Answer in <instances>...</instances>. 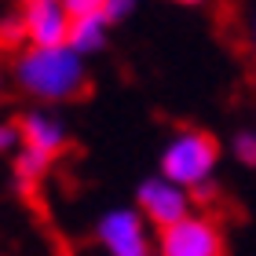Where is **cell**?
I'll return each instance as SVG.
<instances>
[{
    "instance_id": "obj_1",
    "label": "cell",
    "mask_w": 256,
    "mask_h": 256,
    "mask_svg": "<svg viewBox=\"0 0 256 256\" xmlns=\"http://www.w3.org/2000/svg\"><path fill=\"white\" fill-rule=\"evenodd\" d=\"M88 55L74 44H30L15 59V84L37 102H70L88 88Z\"/></svg>"
},
{
    "instance_id": "obj_4",
    "label": "cell",
    "mask_w": 256,
    "mask_h": 256,
    "mask_svg": "<svg viewBox=\"0 0 256 256\" xmlns=\"http://www.w3.org/2000/svg\"><path fill=\"white\" fill-rule=\"evenodd\" d=\"M158 252L161 256H220L224 252V234L208 216L187 212L183 220L158 230Z\"/></svg>"
},
{
    "instance_id": "obj_2",
    "label": "cell",
    "mask_w": 256,
    "mask_h": 256,
    "mask_svg": "<svg viewBox=\"0 0 256 256\" xmlns=\"http://www.w3.org/2000/svg\"><path fill=\"white\" fill-rule=\"evenodd\" d=\"M220 161V143L208 132H198V128H187V132L172 136L165 150H161V176L176 180L180 187L194 190L198 183L212 180Z\"/></svg>"
},
{
    "instance_id": "obj_10",
    "label": "cell",
    "mask_w": 256,
    "mask_h": 256,
    "mask_svg": "<svg viewBox=\"0 0 256 256\" xmlns=\"http://www.w3.org/2000/svg\"><path fill=\"white\" fill-rule=\"evenodd\" d=\"M18 44H30L22 8H18V11H8V15H0V48H18Z\"/></svg>"
},
{
    "instance_id": "obj_11",
    "label": "cell",
    "mask_w": 256,
    "mask_h": 256,
    "mask_svg": "<svg viewBox=\"0 0 256 256\" xmlns=\"http://www.w3.org/2000/svg\"><path fill=\"white\" fill-rule=\"evenodd\" d=\"M26 143L22 139V124H11V121H0V154L4 158H11L15 150Z\"/></svg>"
},
{
    "instance_id": "obj_7",
    "label": "cell",
    "mask_w": 256,
    "mask_h": 256,
    "mask_svg": "<svg viewBox=\"0 0 256 256\" xmlns=\"http://www.w3.org/2000/svg\"><path fill=\"white\" fill-rule=\"evenodd\" d=\"M18 124H22V139H26L30 146L48 150L52 158H59L62 150H66V143H70L66 121H62L55 110H30Z\"/></svg>"
},
{
    "instance_id": "obj_8",
    "label": "cell",
    "mask_w": 256,
    "mask_h": 256,
    "mask_svg": "<svg viewBox=\"0 0 256 256\" xmlns=\"http://www.w3.org/2000/svg\"><path fill=\"white\" fill-rule=\"evenodd\" d=\"M110 26L114 22L102 15H77L74 22H70V44L80 52V55H99L102 48H106V37H110Z\"/></svg>"
},
{
    "instance_id": "obj_15",
    "label": "cell",
    "mask_w": 256,
    "mask_h": 256,
    "mask_svg": "<svg viewBox=\"0 0 256 256\" xmlns=\"http://www.w3.org/2000/svg\"><path fill=\"white\" fill-rule=\"evenodd\" d=\"M180 4H202V0H180Z\"/></svg>"
},
{
    "instance_id": "obj_12",
    "label": "cell",
    "mask_w": 256,
    "mask_h": 256,
    "mask_svg": "<svg viewBox=\"0 0 256 256\" xmlns=\"http://www.w3.org/2000/svg\"><path fill=\"white\" fill-rule=\"evenodd\" d=\"M234 158L242 165L256 168V132H238L234 136Z\"/></svg>"
},
{
    "instance_id": "obj_3",
    "label": "cell",
    "mask_w": 256,
    "mask_h": 256,
    "mask_svg": "<svg viewBox=\"0 0 256 256\" xmlns=\"http://www.w3.org/2000/svg\"><path fill=\"white\" fill-rule=\"evenodd\" d=\"M96 242L110 256H146L154 249V242H150V220L143 216L139 205L136 208H128V205L106 208L96 220Z\"/></svg>"
},
{
    "instance_id": "obj_5",
    "label": "cell",
    "mask_w": 256,
    "mask_h": 256,
    "mask_svg": "<svg viewBox=\"0 0 256 256\" xmlns=\"http://www.w3.org/2000/svg\"><path fill=\"white\" fill-rule=\"evenodd\" d=\"M190 190L187 187H180L176 180H168V176H150L143 180L136 187V205L143 208V216L150 220V227L161 230V227H168V224H176V220H183L190 212Z\"/></svg>"
},
{
    "instance_id": "obj_14",
    "label": "cell",
    "mask_w": 256,
    "mask_h": 256,
    "mask_svg": "<svg viewBox=\"0 0 256 256\" xmlns=\"http://www.w3.org/2000/svg\"><path fill=\"white\" fill-rule=\"evenodd\" d=\"M62 8L70 11V18H77V15H99V11L106 8V0H62Z\"/></svg>"
},
{
    "instance_id": "obj_9",
    "label": "cell",
    "mask_w": 256,
    "mask_h": 256,
    "mask_svg": "<svg viewBox=\"0 0 256 256\" xmlns=\"http://www.w3.org/2000/svg\"><path fill=\"white\" fill-rule=\"evenodd\" d=\"M52 161H55V158L48 154V150L22 143V146L15 150V154H11V172H15V187H18V190H30L37 180L48 176Z\"/></svg>"
},
{
    "instance_id": "obj_13",
    "label": "cell",
    "mask_w": 256,
    "mask_h": 256,
    "mask_svg": "<svg viewBox=\"0 0 256 256\" xmlns=\"http://www.w3.org/2000/svg\"><path fill=\"white\" fill-rule=\"evenodd\" d=\"M102 15H106L114 26H121L136 15V0H106V8H102Z\"/></svg>"
},
{
    "instance_id": "obj_6",
    "label": "cell",
    "mask_w": 256,
    "mask_h": 256,
    "mask_svg": "<svg viewBox=\"0 0 256 256\" xmlns=\"http://www.w3.org/2000/svg\"><path fill=\"white\" fill-rule=\"evenodd\" d=\"M22 18H26L30 44H66L74 22L62 0H22Z\"/></svg>"
}]
</instances>
